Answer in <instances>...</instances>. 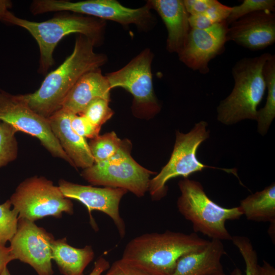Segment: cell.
Instances as JSON below:
<instances>
[{"mask_svg":"<svg viewBox=\"0 0 275 275\" xmlns=\"http://www.w3.org/2000/svg\"><path fill=\"white\" fill-rule=\"evenodd\" d=\"M94 47L91 39L77 34L72 52L46 76L37 91L24 95L30 108L45 118L61 108L77 81L86 73L99 69L107 62V56L95 52Z\"/></svg>","mask_w":275,"mask_h":275,"instance_id":"obj_1","label":"cell"},{"mask_svg":"<svg viewBox=\"0 0 275 275\" xmlns=\"http://www.w3.org/2000/svg\"><path fill=\"white\" fill-rule=\"evenodd\" d=\"M209 241L195 232L145 233L127 243L121 259L153 275H171L182 256L203 250Z\"/></svg>","mask_w":275,"mask_h":275,"instance_id":"obj_2","label":"cell"},{"mask_svg":"<svg viewBox=\"0 0 275 275\" xmlns=\"http://www.w3.org/2000/svg\"><path fill=\"white\" fill-rule=\"evenodd\" d=\"M3 21L24 29L35 39L40 50L38 72L42 74L53 65L54 50L64 37L74 33L83 35L97 46L103 42L106 28L105 20L74 13L36 22L18 17L9 11Z\"/></svg>","mask_w":275,"mask_h":275,"instance_id":"obj_3","label":"cell"},{"mask_svg":"<svg viewBox=\"0 0 275 275\" xmlns=\"http://www.w3.org/2000/svg\"><path fill=\"white\" fill-rule=\"evenodd\" d=\"M271 53L244 57L232 68L234 86L231 93L217 107V118L226 125L244 119L256 120L258 106L266 91L263 67Z\"/></svg>","mask_w":275,"mask_h":275,"instance_id":"obj_4","label":"cell"},{"mask_svg":"<svg viewBox=\"0 0 275 275\" xmlns=\"http://www.w3.org/2000/svg\"><path fill=\"white\" fill-rule=\"evenodd\" d=\"M181 193L177 201L180 214L193 225L195 233L200 232L211 239L231 240L226 227L227 221L239 219L243 215L238 207H223L211 200L201 183L184 178L178 182Z\"/></svg>","mask_w":275,"mask_h":275,"instance_id":"obj_5","label":"cell"},{"mask_svg":"<svg viewBox=\"0 0 275 275\" xmlns=\"http://www.w3.org/2000/svg\"><path fill=\"white\" fill-rule=\"evenodd\" d=\"M148 4L138 8H130L115 0H35L30 6L33 15L48 12L68 11L111 20L123 26L134 24L142 31L150 30L156 23L155 17Z\"/></svg>","mask_w":275,"mask_h":275,"instance_id":"obj_6","label":"cell"},{"mask_svg":"<svg viewBox=\"0 0 275 275\" xmlns=\"http://www.w3.org/2000/svg\"><path fill=\"white\" fill-rule=\"evenodd\" d=\"M131 149L130 141L124 139L113 157L83 169L81 176L93 186L123 188L143 197L148 191L151 176L155 173L139 164L131 156Z\"/></svg>","mask_w":275,"mask_h":275,"instance_id":"obj_7","label":"cell"},{"mask_svg":"<svg viewBox=\"0 0 275 275\" xmlns=\"http://www.w3.org/2000/svg\"><path fill=\"white\" fill-rule=\"evenodd\" d=\"M18 218L31 222L46 216L59 218L65 212L73 213V204L59 187L42 176H35L21 182L9 199Z\"/></svg>","mask_w":275,"mask_h":275,"instance_id":"obj_8","label":"cell"},{"mask_svg":"<svg viewBox=\"0 0 275 275\" xmlns=\"http://www.w3.org/2000/svg\"><path fill=\"white\" fill-rule=\"evenodd\" d=\"M207 123L201 121L195 125L188 133L177 131L176 140L170 158L160 172L150 179L148 191L151 198L157 201L166 196L167 183L170 179L182 176L184 178L205 168L217 169L202 163L198 159L197 152L199 147L209 136L206 129Z\"/></svg>","mask_w":275,"mask_h":275,"instance_id":"obj_9","label":"cell"},{"mask_svg":"<svg viewBox=\"0 0 275 275\" xmlns=\"http://www.w3.org/2000/svg\"><path fill=\"white\" fill-rule=\"evenodd\" d=\"M153 58L152 51L146 48L125 66L106 75L111 89L121 88L132 95V112L138 117H152L160 109L153 89Z\"/></svg>","mask_w":275,"mask_h":275,"instance_id":"obj_10","label":"cell"},{"mask_svg":"<svg viewBox=\"0 0 275 275\" xmlns=\"http://www.w3.org/2000/svg\"><path fill=\"white\" fill-rule=\"evenodd\" d=\"M0 121L37 138L53 157L75 168L53 134L48 119L32 109L24 95H13L0 90Z\"/></svg>","mask_w":275,"mask_h":275,"instance_id":"obj_11","label":"cell"},{"mask_svg":"<svg viewBox=\"0 0 275 275\" xmlns=\"http://www.w3.org/2000/svg\"><path fill=\"white\" fill-rule=\"evenodd\" d=\"M53 235L34 222L18 218L9 246L15 260L30 265L38 275H52L51 245Z\"/></svg>","mask_w":275,"mask_h":275,"instance_id":"obj_12","label":"cell"},{"mask_svg":"<svg viewBox=\"0 0 275 275\" xmlns=\"http://www.w3.org/2000/svg\"><path fill=\"white\" fill-rule=\"evenodd\" d=\"M228 28L224 21L205 29H190L179 60L193 71L208 73L210 61L225 51Z\"/></svg>","mask_w":275,"mask_h":275,"instance_id":"obj_13","label":"cell"},{"mask_svg":"<svg viewBox=\"0 0 275 275\" xmlns=\"http://www.w3.org/2000/svg\"><path fill=\"white\" fill-rule=\"evenodd\" d=\"M58 186L65 197L78 201L86 207L93 226L94 219L91 215L92 211L102 212L112 219L120 237H125L126 226L120 214L119 205L123 197L127 193L126 190L81 185L64 179L59 181Z\"/></svg>","mask_w":275,"mask_h":275,"instance_id":"obj_14","label":"cell"},{"mask_svg":"<svg viewBox=\"0 0 275 275\" xmlns=\"http://www.w3.org/2000/svg\"><path fill=\"white\" fill-rule=\"evenodd\" d=\"M227 41L251 50L264 49L275 42V13L259 11L247 14L229 25Z\"/></svg>","mask_w":275,"mask_h":275,"instance_id":"obj_15","label":"cell"},{"mask_svg":"<svg viewBox=\"0 0 275 275\" xmlns=\"http://www.w3.org/2000/svg\"><path fill=\"white\" fill-rule=\"evenodd\" d=\"M74 114L61 108L48 119L53 134L75 168L92 166L94 160L86 139L77 134L71 125Z\"/></svg>","mask_w":275,"mask_h":275,"instance_id":"obj_16","label":"cell"},{"mask_svg":"<svg viewBox=\"0 0 275 275\" xmlns=\"http://www.w3.org/2000/svg\"><path fill=\"white\" fill-rule=\"evenodd\" d=\"M164 22L167 32L166 49L170 53L180 52L190 30L187 12L182 0H150L147 2Z\"/></svg>","mask_w":275,"mask_h":275,"instance_id":"obj_17","label":"cell"},{"mask_svg":"<svg viewBox=\"0 0 275 275\" xmlns=\"http://www.w3.org/2000/svg\"><path fill=\"white\" fill-rule=\"evenodd\" d=\"M108 79L100 68L84 74L65 97L62 107L72 114L80 115L93 100L102 98L110 100L111 90Z\"/></svg>","mask_w":275,"mask_h":275,"instance_id":"obj_18","label":"cell"},{"mask_svg":"<svg viewBox=\"0 0 275 275\" xmlns=\"http://www.w3.org/2000/svg\"><path fill=\"white\" fill-rule=\"evenodd\" d=\"M225 254L222 241L211 239L203 250L182 256L171 275H207L224 271L221 259Z\"/></svg>","mask_w":275,"mask_h":275,"instance_id":"obj_19","label":"cell"},{"mask_svg":"<svg viewBox=\"0 0 275 275\" xmlns=\"http://www.w3.org/2000/svg\"><path fill=\"white\" fill-rule=\"evenodd\" d=\"M51 248L52 259L64 275H84L85 269L94 257L91 245L74 248L67 243L66 238L54 239Z\"/></svg>","mask_w":275,"mask_h":275,"instance_id":"obj_20","label":"cell"},{"mask_svg":"<svg viewBox=\"0 0 275 275\" xmlns=\"http://www.w3.org/2000/svg\"><path fill=\"white\" fill-rule=\"evenodd\" d=\"M238 207L249 221L275 223L274 182L241 200Z\"/></svg>","mask_w":275,"mask_h":275,"instance_id":"obj_21","label":"cell"},{"mask_svg":"<svg viewBox=\"0 0 275 275\" xmlns=\"http://www.w3.org/2000/svg\"><path fill=\"white\" fill-rule=\"evenodd\" d=\"M263 75L267 90L265 105L257 111L258 131L265 135L275 117V56L271 54L263 67Z\"/></svg>","mask_w":275,"mask_h":275,"instance_id":"obj_22","label":"cell"},{"mask_svg":"<svg viewBox=\"0 0 275 275\" xmlns=\"http://www.w3.org/2000/svg\"><path fill=\"white\" fill-rule=\"evenodd\" d=\"M124 140L119 138L114 131L98 135L91 139L89 147L94 160V163L107 160L113 157L119 150Z\"/></svg>","mask_w":275,"mask_h":275,"instance_id":"obj_23","label":"cell"},{"mask_svg":"<svg viewBox=\"0 0 275 275\" xmlns=\"http://www.w3.org/2000/svg\"><path fill=\"white\" fill-rule=\"evenodd\" d=\"M17 130L11 125L0 121V168L15 160L18 156Z\"/></svg>","mask_w":275,"mask_h":275,"instance_id":"obj_24","label":"cell"},{"mask_svg":"<svg viewBox=\"0 0 275 275\" xmlns=\"http://www.w3.org/2000/svg\"><path fill=\"white\" fill-rule=\"evenodd\" d=\"M237 248L243 259L245 265V275H257L258 266V255L250 239L245 236H232L231 240ZM232 275H242L241 271L235 269Z\"/></svg>","mask_w":275,"mask_h":275,"instance_id":"obj_25","label":"cell"},{"mask_svg":"<svg viewBox=\"0 0 275 275\" xmlns=\"http://www.w3.org/2000/svg\"><path fill=\"white\" fill-rule=\"evenodd\" d=\"M9 200L0 204V245H6L15 234L18 222V213L12 208Z\"/></svg>","mask_w":275,"mask_h":275,"instance_id":"obj_26","label":"cell"},{"mask_svg":"<svg viewBox=\"0 0 275 275\" xmlns=\"http://www.w3.org/2000/svg\"><path fill=\"white\" fill-rule=\"evenodd\" d=\"M259 11H275L274 0H244L237 6L232 7V10L226 22L229 25L241 17Z\"/></svg>","mask_w":275,"mask_h":275,"instance_id":"obj_27","label":"cell"},{"mask_svg":"<svg viewBox=\"0 0 275 275\" xmlns=\"http://www.w3.org/2000/svg\"><path fill=\"white\" fill-rule=\"evenodd\" d=\"M110 100L98 98L92 101L86 107L81 114L93 124L101 126L110 119L114 111L109 107Z\"/></svg>","mask_w":275,"mask_h":275,"instance_id":"obj_28","label":"cell"},{"mask_svg":"<svg viewBox=\"0 0 275 275\" xmlns=\"http://www.w3.org/2000/svg\"><path fill=\"white\" fill-rule=\"evenodd\" d=\"M73 130L80 136L91 140L99 135L101 127L93 124L82 115L74 114L71 120Z\"/></svg>","mask_w":275,"mask_h":275,"instance_id":"obj_29","label":"cell"},{"mask_svg":"<svg viewBox=\"0 0 275 275\" xmlns=\"http://www.w3.org/2000/svg\"><path fill=\"white\" fill-rule=\"evenodd\" d=\"M104 275H153L144 269L122 259L115 261Z\"/></svg>","mask_w":275,"mask_h":275,"instance_id":"obj_30","label":"cell"},{"mask_svg":"<svg viewBox=\"0 0 275 275\" xmlns=\"http://www.w3.org/2000/svg\"><path fill=\"white\" fill-rule=\"evenodd\" d=\"M232 10V7L223 5L218 1L208 9L204 14L212 24L226 21Z\"/></svg>","mask_w":275,"mask_h":275,"instance_id":"obj_31","label":"cell"},{"mask_svg":"<svg viewBox=\"0 0 275 275\" xmlns=\"http://www.w3.org/2000/svg\"><path fill=\"white\" fill-rule=\"evenodd\" d=\"M216 0H183L185 9L189 15L205 12Z\"/></svg>","mask_w":275,"mask_h":275,"instance_id":"obj_32","label":"cell"},{"mask_svg":"<svg viewBox=\"0 0 275 275\" xmlns=\"http://www.w3.org/2000/svg\"><path fill=\"white\" fill-rule=\"evenodd\" d=\"M188 21L191 29H205L213 25L204 13L189 15Z\"/></svg>","mask_w":275,"mask_h":275,"instance_id":"obj_33","label":"cell"},{"mask_svg":"<svg viewBox=\"0 0 275 275\" xmlns=\"http://www.w3.org/2000/svg\"><path fill=\"white\" fill-rule=\"evenodd\" d=\"M15 260L10 247L0 245V275L7 264Z\"/></svg>","mask_w":275,"mask_h":275,"instance_id":"obj_34","label":"cell"},{"mask_svg":"<svg viewBox=\"0 0 275 275\" xmlns=\"http://www.w3.org/2000/svg\"><path fill=\"white\" fill-rule=\"evenodd\" d=\"M109 266V262L104 257H100L94 263L93 269L89 275H101Z\"/></svg>","mask_w":275,"mask_h":275,"instance_id":"obj_35","label":"cell"},{"mask_svg":"<svg viewBox=\"0 0 275 275\" xmlns=\"http://www.w3.org/2000/svg\"><path fill=\"white\" fill-rule=\"evenodd\" d=\"M257 275H275V268L268 262L263 260L262 265H258Z\"/></svg>","mask_w":275,"mask_h":275,"instance_id":"obj_36","label":"cell"},{"mask_svg":"<svg viewBox=\"0 0 275 275\" xmlns=\"http://www.w3.org/2000/svg\"><path fill=\"white\" fill-rule=\"evenodd\" d=\"M12 3L9 0H0V20H4L9 9L12 7Z\"/></svg>","mask_w":275,"mask_h":275,"instance_id":"obj_37","label":"cell"},{"mask_svg":"<svg viewBox=\"0 0 275 275\" xmlns=\"http://www.w3.org/2000/svg\"><path fill=\"white\" fill-rule=\"evenodd\" d=\"M274 228H275V223L270 224V226L268 229V233L271 238L273 240L274 239L273 238V236L274 238V229H275Z\"/></svg>","mask_w":275,"mask_h":275,"instance_id":"obj_38","label":"cell"},{"mask_svg":"<svg viewBox=\"0 0 275 275\" xmlns=\"http://www.w3.org/2000/svg\"><path fill=\"white\" fill-rule=\"evenodd\" d=\"M1 275H11L8 268H7V267H6L4 270L3 271H2V272L1 273Z\"/></svg>","mask_w":275,"mask_h":275,"instance_id":"obj_39","label":"cell"},{"mask_svg":"<svg viewBox=\"0 0 275 275\" xmlns=\"http://www.w3.org/2000/svg\"><path fill=\"white\" fill-rule=\"evenodd\" d=\"M207 275H227V274H226L224 272V271H222V272H219L214 273H212V274H207Z\"/></svg>","mask_w":275,"mask_h":275,"instance_id":"obj_40","label":"cell"}]
</instances>
